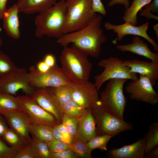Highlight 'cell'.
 Returning <instances> with one entry per match:
<instances>
[{"label":"cell","mask_w":158,"mask_h":158,"mask_svg":"<svg viewBox=\"0 0 158 158\" xmlns=\"http://www.w3.org/2000/svg\"><path fill=\"white\" fill-rule=\"evenodd\" d=\"M92 9L94 13H99L104 16L107 14L104 6L101 0H92Z\"/></svg>","instance_id":"obj_38"},{"label":"cell","mask_w":158,"mask_h":158,"mask_svg":"<svg viewBox=\"0 0 158 158\" xmlns=\"http://www.w3.org/2000/svg\"><path fill=\"white\" fill-rule=\"evenodd\" d=\"M116 48L120 51H129L139 55L144 56L152 61L158 63V54L153 52L149 49L147 43H145L140 36H135L132 39L131 44L118 45Z\"/></svg>","instance_id":"obj_19"},{"label":"cell","mask_w":158,"mask_h":158,"mask_svg":"<svg viewBox=\"0 0 158 158\" xmlns=\"http://www.w3.org/2000/svg\"><path fill=\"white\" fill-rule=\"evenodd\" d=\"M149 24V23L146 22L137 26L129 22H125L122 24L116 25L106 22L104 25V27L107 30H112L114 32L117 33L116 37L112 41L114 44H116L117 41H121L126 35H133L143 37L152 46L155 51H158L157 44L154 40L150 37L147 33Z\"/></svg>","instance_id":"obj_12"},{"label":"cell","mask_w":158,"mask_h":158,"mask_svg":"<svg viewBox=\"0 0 158 158\" xmlns=\"http://www.w3.org/2000/svg\"><path fill=\"white\" fill-rule=\"evenodd\" d=\"M149 129L147 133L143 137L146 143L145 153L158 145V122L153 123Z\"/></svg>","instance_id":"obj_26"},{"label":"cell","mask_w":158,"mask_h":158,"mask_svg":"<svg viewBox=\"0 0 158 158\" xmlns=\"http://www.w3.org/2000/svg\"><path fill=\"white\" fill-rule=\"evenodd\" d=\"M146 76L139 74L136 81H132L125 87L130 99L155 105L158 102V93Z\"/></svg>","instance_id":"obj_11"},{"label":"cell","mask_w":158,"mask_h":158,"mask_svg":"<svg viewBox=\"0 0 158 158\" xmlns=\"http://www.w3.org/2000/svg\"><path fill=\"white\" fill-rule=\"evenodd\" d=\"M1 92V90L0 89V93Z\"/></svg>","instance_id":"obj_51"},{"label":"cell","mask_w":158,"mask_h":158,"mask_svg":"<svg viewBox=\"0 0 158 158\" xmlns=\"http://www.w3.org/2000/svg\"><path fill=\"white\" fill-rule=\"evenodd\" d=\"M14 158H37L31 142L23 150L17 154Z\"/></svg>","instance_id":"obj_36"},{"label":"cell","mask_w":158,"mask_h":158,"mask_svg":"<svg viewBox=\"0 0 158 158\" xmlns=\"http://www.w3.org/2000/svg\"><path fill=\"white\" fill-rule=\"evenodd\" d=\"M96 125L91 109H87L86 113L79 119L75 138L78 140L87 142L97 135Z\"/></svg>","instance_id":"obj_18"},{"label":"cell","mask_w":158,"mask_h":158,"mask_svg":"<svg viewBox=\"0 0 158 158\" xmlns=\"http://www.w3.org/2000/svg\"><path fill=\"white\" fill-rule=\"evenodd\" d=\"M1 139L9 146L11 147H26L20 137L10 128L6 130Z\"/></svg>","instance_id":"obj_32"},{"label":"cell","mask_w":158,"mask_h":158,"mask_svg":"<svg viewBox=\"0 0 158 158\" xmlns=\"http://www.w3.org/2000/svg\"><path fill=\"white\" fill-rule=\"evenodd\" d=\"M8 128L6 119L4 116L0 115V138H1Z\"/></svg>","instance_id":"obj_41"},{"label":"cell","mask_w":158,"mask_h":158,"mask_svg":"<svg viewBox=\"0 0 158 158\" xmlns=\"http://www.w3.org/2000/svg\"><path fill=\"white\" fill-rule=\"evenodd\" d=\"M8 0H0V20L3 19L7 9L6 4Z\"/></svg>","instance_id":"obj_47"},{"label":"cell","mask_w":158,"mask_h":158,"mask_svg":"<svg viewBox=\"0 0 158 158\" xmlns=\"http://www.w3.org/2000/svg\"><path fill=\"white\" fill-rule=\"evenodd\" d=\"M9 128L20 138L23 142L28 145L31 141L30 135L29 120L25 113L22 110L12 111L3 114Z\"/></svg>","instance_id":"obj_15"},{"label":"cell","mask_w":158,"mask_h":158,"mask_svg":"<svg viewBox=\"0 0 158 158\" xmlns=\"http://www.w3.org/2000/svg\"><path fill=\"white\" fill-rule=\"evenodd\" d=\"M18 9L16 3L10 7L5 13L3 19V26L7 34L15 40L20 37Z\"/></svg>","instance_id":"obj_20"},{"label":"cell","mask_w":158,"mask_h":158,"mask_svg":"<svg viewBox=\"0 0 158 158\" xmlns=\"http://www.w3.org/2000/svg\"><path fill=\"white\" fill-rule=\"evenodd\" d=\"M22 110L30 123L54 127L59 124L51 113L42 108L31 97L28 95L18 96Z\"/></svg>","instance_id":"obj_10"},{"label":"cell","mask_w":158,"mask_h":158,"mask_svg":"<svg viewBox=\"0 0 158 158\" xmlns=\"http://www.w3.org/2000/svg\"><path fill=\"white\" fill-rule=\"evenodd\" d=\"M119 4L124 6L126 9L130 6V3L129 0H111L108 3V6L111 7Z\"/></svg>","instance_id":"obj_42"},{"label":"cell","mask_w":158,"mask_h":158,"mask_svg":"<svg viewBox=\"0 0 158 158\" xmlns=\"http://www.w3.org/2000/svg\"><path fill=\"white\" fill-rule=\"evenodd\" d=\"M26 147H10L0 138V158H14L17 154Z\"/></svg>","instance_id":"obj_33"},{"label":"cell","mask_w":158,"mask_h":158,"mask_svg":"<svg viewBox=\"0 0 158 158\" xmlns=\"http://www.w3.org/2000/svg\"><path fill=\"white\" fill-rule=\"evenodd\" d=\"M102 20V15L97 14L86 27L64 34L57 39V43L63 47L72 43L88 56L98 58L101 54L102 44L107 40L101 27Z\"/></svg>","instance_id":"obj_1"},{"label":"cell","mask_w":158,"mask_h":158,"mask_svg":"<svg viewBox=\"0 0 158 158\" xmlns=\"http://www.w3.org/2000/svg\"><path fill=\"white\" fill-rule=\"evenodd\" d=\"M75 153L71 148L56 153H51L50 158H78Z\"/></svg>","instance_id":"obj_37"},{"label":"cell","mask_w":158,"mask_h":158,"mask_svg":"<svg viewBox=\"0 0 158 158\" xmlns=\"http://www.w3.org/2000/svg\"><path fill=\"white\" fill-rule=\"evenodd\" d=\"M67 17L64 34L81 29L97 16L92 9V0H66Z\"/></svg>","instance_id":"obj_4"},{"label":"cell","mask_w":158,"mask_h":158,"mask_svg":"<svg viewBox=\"0 0 158 158\" xmlns=\"http://www.w3.org/2000/svg\"><path fill=\"white\" fill-rule=\"evenodd\" d=\"M22 110L18 96L1 92L0 93V115L12 111Z\"/></svg>","instance_id":"obj_22"},{"label":"cell","mask_w":158,"mask_h":158,"mask_svg":"<svg viewBox=\"0 0 158 158\" xmlns=\"http://www.w3.org/2000/svg\"><path fill=\"white\" fill-rule=\"evenodd\" d=\"M145 145L143 137L131 144L111 149L106 154L109 158H145Z\"/></svg>","instance_id":"obj_16"},{"label":"cell","mask_w":158,"mask_h":158,"mask_svg":"<svg viewBox=\"0 0 158 158\" xmlns=\"http://www.w3.org/2000/svg\"><path fill=\"white\" fill-rule=\"evenodd\" d=\"M86 143L78 140L74 137L69 146L78 158H92V152L87 147Z\"/></svg>","instance_id":"obj_31"},{"label":"cell","mask_w":158,"mask_h":158,"mask_svg":"<svg viewBox=\"0 0 158 158\" xmlns=\"http://www.w3.org/2000/svg\"><path fill=\"white\" fill-rule=\"evenodd\" d=\"M73 99L82 107L92 109L98 104V91L94 83L87 81L73 84Z\"/></svg>","instance_id":"obj_14"},{"label":"cell","mask_w":158,"mask_h":158,"mask_svg":"<svg viewBox=\"0 0 158 158\" xmlns=\"http://www.w3.org/2000/svg\"><path fill=\"white\" fill-rule=\"evenodd\" d=\"M143 11L151 12L156 14L158 13V0H153L151 3H150L145 5Z\"/></svg>","instance_id":"obj_40"},{"label":"cell","mask_w":158,"mask_h":158,"mask_svg":"<svg viewBox=\"0 0 158 158\" xmlns=\"http://www.w3.org/2000/svg\"><path fill=\"white\" fill-rule=\"evenodd\" d=\"M122 63L129 67L130 71L146 76L153 86L155 85L158 79V63L130 59L123 61Z\"/></svg>","instance_id":"obj_17"},{"label":"cell","mask_w":158,"mask_h":158,"mask_svg":"<svg viewBox=\"0 0 158 158\" xmlns=\"http://www.w3.org/2000/svg\"><path fill=\"white\" fill-rule=\"evenodd\" d=\"M67 17L65 0L57 2L51 8L40 13L35 20V35L41 38L44 35L57 39L63 35Z\"/></svg>","instance_id":"obj_3"},{"label":"cell","mask_w":158,"mask_h":158,"mask_svg":"<svg viewBox=\"0 0 158 158\" xmlns=\"http://www.w3.org/2000/svg\"><path fill=\"white\" fill-rule=\"evenodd\" d=\"M125 79H111L99 98V103L111 114L124 120L123 114L127 99L123 93Z\"/></svg>","instance_id":"obj_5"},{"label":"cell","mask_w":158,"mask_h":158,"mask_svg":"<svg viewBox=\"0 0 158 158\" xmlns=\"http://www.w3.org/2000/svg\"><path fill=\"white\" fill-rule=\"evenodd\" d=\"M91 111L96 123L97 135L115 136L122 132L130 130L133 128L131 123L113 115L100 104L99 102L91 109Z\"/></svg>","instance_id":"obj_6"},{"label":"cell","mask_w":158,"mask_h":158,"mask_svg":"<svg viewBox=\"0 0 158 158\" xmlns=\"http://www.w3.org/2000/svg\"><path fill=\"white\" fill-rule=\"evenodd\" d=\"M140 15L142 16L145 17L148 20L151 19H153L157 20H158L157 15H155L151 12H147L142 10Z\"/></svg>","instance_id":"obj_48"},{"label":"cell","mask_w":158,"mask_h":158,"mask_svg":"<svg viewBox=\"0 0 158 158\" xmlns=\"http://www.w3.org/2000/svg\"><path fill=\"white\" fill-rule=\"evenodd\" d=\"M79 119L76 118L70 117L63 114L62 123L68 129L71 136L75 137L78 124Z\"/></svg>","instance_id":"obj_34"},{"label":"cell","mask_w":158,"mask_h":158,"mask_svg":"<svg viewBox=\"0 0 158 158\" xmlns=\"http://www.w3.org/2000/svg\"><path fill=\"white\" fill-rule=\"evenodd\" d=\"M0 89L2 92L13 95L22 90L31 97L36 88L31 84L28 73L25 69L19 68L11 73L0 78Z\"/></svg>","instance_id":"obj_9"},{"label":"cell","mask_w":158,"mask_h":158,"mask_svg":"<svg viewBox=\"0 0 158 158\" xmlns=\"http://www.w3.org/2000/svg\"><path fill=\"white\" fill-rule=\"evenodd\" d=\"M115 136L109 135H96L87 142V145L91 152L96 149L107 151L108 142Z\"/></svg>","instance_id":"obj_29"},{"label":"cell","mask_w":158,"mask_h":158,"mask_svg":"<svg viewBox=\"0 0 158 158\" xmlns=\"http://www.w3.org/2000/svg\"><path fill=\"white\" fill-rule=\"evenodd\" d=\"M58 127L62 134L63 142L69 145L74 137L71 136L68 129L63 123L59 124Z\"/></svg>","instance_id":"obj_39"},{"label":"cell","mask_w":158,"mask_h":158,"mask_svg":"<svg viewBox=\"0 0 158 158\" xmlns=\"http://www.w3.org/2000/svg\"><path fill=\"white\" fill-rule=\"evenodd\" d=\"M145 158H158V145L156 146L145 154Z\"/></svg>","instance_id":"obj_46"},{"label":"cell","mask_w":158,"mask_h":158,"mask_svg":"<svg viewBox=\"0 0 158 158\" xmlns=\"http://www.w3.org/2000/svg\"><path fill=\"white\" fill-rule=\"evenodd\" d=\"M152 0H133L130 6L126 9L122 16L125 22H129L136 26L138 23L137 13L145 5Z\"/></svg>","instance_id":"obj_23"},{"label":"cell","mask_w":158,"mask_h":158,"mask_svg":"<svg viewBox=\"0 0 158 158\" xmlns=\"http://www.w3.org/2000/svg\"><path fill=\"white\" fill-rule=\"evenodd\" d=\"M3 44V41L2 38L0 37V48L2 46Z\"/></svg>","instance_id":"obj_50"},{"label":"cell","mask_w":158,"mask_h":158,"mask_svg":"<svg viewBox=\"0 0 158 158\" xmlns=\"http://www.w3.org/2000/svg\"><path fill=\"white\" fill-rule=\"evenodd\" d=\"M43 61L50 67L54 66L55 64L56 60L54 56L51 54H48L44 57Z\"/></svg>","instance_id":"obj_43"},{"label":"cell","mask_w":158,"mask_h":158,"mask_svg":"<svg viewBox=\"0 0 158 158\" xmlns=\"http://www.w3.org/2000/svg\"><path fill=\"white\" fill-rule=\"evenodd\" d=\"M18 68L8 56L0 51V78L11 73Z\"/></svg>","instance_id":"obj_28"},{"label":"cell","mask_w":158,"mask_h":158,"mask_svg":"<svg viewBox=\"0 0 158 158\" xmlns=\"http://www.w3.org/2000/svg\"><path fill=\"white\" fill-rule=\"evenodd\" d=\"M57 0H18L19 12L30 14L40 13L51 8Z\"/></svg>","instance_id":"obj_21"},{"label":"cell","mask_w":158,"mask_h":158,"mask_svg":"<svg viewBox=\"0 0 158 158\" xmlns=\"http://www.w3.org/2000/svg\"><path fill=\"white\" fill-rule=\"evenodd\" d=\"M88 55L73 44L72 47H64L60 56L61 68L73 83L88 81L92 64Z\"/></svg>","instance_id":"obj_2"},{"label":"cell","mask_w":158,"mask_h":158,"mask_svg":"<svg viewBox=\"0 0 158 158\" xmlns=\"http://www.w3.org/2000/svg\"><path fill=\"white\" fill-rule=\"evenodd\" d=\"M47 144L51 153L59 152L71 148L68 144L55 138Z\"/></svg>","instance_id":"obj_35"},{"label":"cell","mask_w":158,"mask_h":158,"mask_svg":"<svg viewBox=\"0 0 158 158\" xmlns=\"http://www.w3.org/2000/svg\"><path fill=\"white\" fill-rule=\"evenodd\" d=\"M58 125L52 127V132L54 137L56 139L61 141H63L62 134L60 131Z\"/></svg>","instance_id":"obj_44"},{"label":"cell","mask_w":158,"mask_h":158,"mask_svg":"<svg viewBox=\"0 0 158 158\" xmlns=\"http://www.w3.org/2000/svg\"><path fill=\"white\" fill-rule=\"evenodd\" d=\"M123 61L114 57L102 59L98 66L104 68L99 74L94 77L95 84L99 91L103 84L107 81L112 79L120 78L136 81L138 78L137 73L130 71V68L122 63Z\"/></svg>","instance_id":"obj_7"},{"label":"cell","mask_w":158,"mask_h":158,"mask_svg":"<svg viewBox=\"0 0 158 158\" xmlns=\"http://www.w3.org/2000/svg\"><path fill=\"white\" fill-rule=\"evenodd\" d=\"M153 28L155 31L157 38H158V24H156L153 26Z\"/></svg>","instance_id":"obj_49"},{"label":"cell","mask_w":158,"mask_h":158,"mask_svg":"<svg viewBox=\"0 0 158 158\" xmlns=\"http://www.w3.org/2000/svg\"><path fill=\"white\" fill-rule=\"evenodd\" d=\"M73 84L51 87L59 101L61 107L73 99Z\"/></svg>","instance_id":"obj_27"},{"label":"cell","mask_w":158,"mask_h":158,"mask_svg":"<svg viewBox=\"0 0 158 158\" xmlns=\"http://www.w3.org/2000/svg\"><path fill=\"white\" fill-rule=\"evenodd\" d=\"M50 68L44 61L38 62L37 66V69L40 72L42 73L47 72Z\"/></svg>","instance_id":"obj_45"},{"label":"cell","mask_w":158,"mask_h":158,"mask_svg":"<svg viewBox=\"0 0 158 158\" xmlns=\"http://www.w3.org/2000/svg\"><path fill=\"white\" fill-rule=\"evenodd\" d=\"M29 69L28 74L31 84L36 89L56 87L73 84L61 68L57 65L44 73L40 72L34 66H31Z\"/></svg>","instance_id":"obj_8"},{"label":"cell","mask_w":158,"mask_h":158,"mask_svg":"<svg viewBox=\"0 0 158 158\" xmlns=\"http://www.w3.org/2000/svg\"><path fill=\"white\" fill-rule=\"evenodd\" d=\"M61 108L63 114L78 119L84 114L88 109L80 105L73 99L62 106Z\"/></svg>","instance_id":"obj_25"},{"label":"cell","mask_w":158,"mask_h":158,"mask_svg":"<svg viewBox=\"0 0 158 158\" xmlns=\"http://www.w3.org/2000/svg\"><path fill=\"white\" fill-rule=\"evenodd\" d=\"M52 127L42 125L30 124V133L39 139L47 143L54 138L52 132Z\"/></svg>","instance_id":"obj_24"},{"label":"cell","mask_w":158,"mask_h":158,"mask_svg":"<svg viewBox=\"0 0 158 158\" xmlns=\"http://www.w3.org/2000/svg\"><path fill=\"white\" fill-rule=\"evenodd\" d=\"M31 97L42 108L52 114L59 124L62 123L63 113L51 87L36 89Z\"/></svg>","instance_id":"obj_13"},{"label":"cell","mask_w":158,"mask_h":158,"mask_svg":"<svg viewBox=\"0 0 158 158\" xmlns=\"http://www.w3.org/2000/svg\"><path fill=\"white\" fill-rule=\"evenodd\" d=\"M31 143L37 158H50V152L47 144L31 135Z\"/></svg>","instance_id":"obj_30"}]
</instances>
